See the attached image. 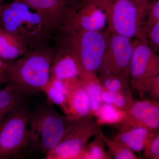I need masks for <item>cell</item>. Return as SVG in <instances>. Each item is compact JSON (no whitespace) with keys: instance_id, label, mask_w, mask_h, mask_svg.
I'll use <instances>...</instances> for the list:
<instances>
[{"instance_id":"obj_18","label":"cell","mask_w":159,"mask_h":159,"mask_svg":"<svg viewBox=\"0 0 159 159\" xmlns=\"http://www.w3.org/2000/svg\"><path fill=\"white\" fill-rule=\"evenodd\" d=\"M26 98L9 84L0 89V122L12 111L26 102Z\"/></svg>"},{"instance_id":"obj_1","label":"cell","mask_w":159,"mask_h":159,"mask_svg":"<svg viewBox=\"0 0 159 159\" xmlns=\"http://www.w3.org/2000/svg\"><path fill=\"white\" fill-rule=\"evenodd\" d=\"M58 50L54 44L6 62L4 84L11 85L26 97L43 92L51 79V67Z\"/></svg>"},{"instance_id":"obj_19","label":"cell","mask_w":159,"mask_h":159,"mask_svg":"<svg viewBox=\"0 0 159 159\" xmlns=\"http://www.w3.org/2000/svg\"><path fill=\"white\" fill-rule=\"evenodd\" d=\"M80 80L88 95L92 115L93 117H95L98 109L103 103L101 97L103 90L102 83L97 75L88 76Z\"/></svg>"},{"instance_id":"obj_11","label":"cell","mask_w":159,"mask_h":159,"mask_svg":"<svg viewBox=\"0 0 159 159\" xmlns=\"http://www.w3.org/2000/svg\"><path fill=\"white\" fill-rule=\"evenodd\" d=\"M66 89L65 104L63 111L74 119L93 117L87 93L79 77L64 80Z\"/></svg>"},{"instance_id":"obj_3","label":"cell","mask_w":159,"mask_h":159,"mask_svg":"<svg viewBox=\"0 0 159 159\" xmlns=\"http://www.w3.org/2000/svg\"><path fill=\"white\" fill-rule=\"evenodd\" d=\"M0 27L17 36L31 51L48 47L53 41L41 16L22 2L4 3L0 10Z\"/></svg>"},{"instance_id":"obj_2","label":"cell","mask_w":159,"mask_h":159,"mask_svg":"<svg viewBox=\"0 0 159 159\" xmlns=\"http://www.w3.org/2000/svg\"><path fill=\"white\" fill-rule=\"evenodd\" d=\"M109 33L106 31H66L54 41L61 53L75 61L79 78L97 75L107 46Z\"/></svg>"},{"instance_id":"obj_7","label":"cell","mask_w":159,"mask_h":159,"mask_svg":"<svg viewBox=\"0 0 159 159\" xmlns=\"http://www.w3.org/2000/svg\"><path fill=\"white\" fill-rule=\"evenodd\" d=\"M100 128L93 117L75 119L57 146L44 158L81 159L89 140L98 133Z\"/></svg>"},{"instance_id":"obj_24","label":"cell","mask_w":159,"mask_h":159,"mask_svg":"<svg viewBox=\"0 0 159 159\" xmlns=\"http://www.w3.org/2000/svg\"><path fill=\"white\" fill-rule=\"evenodd\" d=\"M101 97L102 102L113 105L127 112L135 101L133 95H126L104 89Z\"/></svg>"},{"instance_id":"obj_26","label":"cell","mask_w":159,"mask_h":159,"mask_svg":"<svg viewBox=\"0 0 159 159\" xmlns=\"http://www.w3.org/2000/svg\"><path fill=\"white\" fill-rule=\"evenodd\" d=\"M159 21V0L151 1L147 7V17L142 29L141 39H145V35L151 27Z\"/></svg>"},{"instance_id":"obj_20","label":"cell","mask_w":159,"mask_h":159,"mask_svg":"<svg viewBox=\"0 0 159 159\" xmlns=\"http://www.w3.org/2000/svg\"><path fill=\"white\" fill-rule=\"evenodd\" d=\"M43 92L45 93L49 102L59 106L63 110L66 97V89L64 81L51 79Z\"/></svg>"},{"instance_id":"obj_16","label":"cell","mask_w":159,"mask_h":159,"mask_svg":"<svg viewBox=\"0 0 159 159\" xmlns=\"http://www.w3.org/2000/svg\"><path fill=\"white\" fill-rule=\"evenodd\" d=\"M95 117L96 122L99 126H112L120 131L126 127L129 116L127 112L110 104L103 102Z\"/></svg>"},{"instance_id":"obj_31","label":"cell","mask_w":159,"mask_h":159,"mask_svg":"<svg viewBox=\"0 0 159 159\" xmlns=\"http://www.w3.org/2000/svg\"><path fill=\"white\" fill-rule=\"evenodd\" d=\"M6 62L5 61H3L2 59L0 58V68L5 67L6 64Z\"/></svg>"},{"instance_id":"obj_33","label":"cell","mask_w":159,"mask_h":159,"mask_svg":"<svg viewBox=\"0 0 159 159\" xmlns=\"http://www.w3.org/2000/svg\"></svg>"},{"instance_id":"obj_9","label":"cell","mask_w":159,"mask_h":159,"mask_svg":"<svg viewBox=\"0 0 159 159\" xmlns=\"http://www.w3.org/2000/svg\"><path fill=\"white\" fill-rule=\"evenodd\" d=\"M134 42L130 39L109 33L107 46L98 73L99 75L124 77L129 81V67Z\"/></svg>"},{"instance_id":"obj_29","label":"cell","mask_w":159,"mask_h":159,"mask_svg":"<svg viewBox=\"0 0 159 159\" xmlns=\"http://www.w3.org/2000/svg\"><path fill=\"white\" fill-rule=\"evenodd\" d=\"M4 68H0V86L4 84V77H3V71Z\"/></svg>"},{"instance_id":"obj_23","label":"cell","mask_w":159,"mask_h":159,"mask_svg":"<svg viewBox=\"0 0 159 159\" xmlns=\"http://www.w3.org/2000/svg\"><path fill=\"white\" fill-rule=\"evenodd\" d=\"M99 133L100 136L103 140L105 145L108 147L114 158L116 159H138L134 152L129 147L122 142L116 141L114 139H108L102 133L101 128Z\"/></svg>"},{"instance_id":"obj_4","label":"cell","mask_w":159,"mask_h":159,"mask_svg":"<svg viewBox=\"0 0 159 159\" xmlns=\"http://www.w3.org/2000/svg\"><path fill=\"white\" fill-rule=\"evenodd\" d=\"M75 119L55 110L48 100L30 109V152L45 155L55 148L72 126Z\"/></svg>"},{"instance_id":"obj_21","label":"cell","mask_w":159,"mask_h":159,"mask_svg":"<svg viewBox=\"0 0 159 159\" xmlns=\"http://www.w3.org/2000/svg\"><path fill=\"white\" fill-rule=\"evenodd\" d=\"M99 132L94 136L93 140L86 146L81 159H111L113 157L110 151L106 150L105 143Z\"/></svg>"},{"instance_id":"obj_8","label":"cell","mask_w":159,"mask_h":159,"mask_svg":"<svg viewBox=\"0 0 159 159\" xmlns=\"http://www.w3.org/2000/svg\"><path fill=\"white\" fill-rule=\"evenodd\" d=\"M13 1L25 3L41 16L53 41L69 25L81 3V0Z\"/></svg>"},{"instance_id":"obj_28","label":"cell","mask_w":159,"mask_h":159,"mask_svg":"<svg viewBox=\"0 0 159 159\" xmlns=\"http://www.w3.org/2000/svg\"><path fill=\"white\" fill-rule=\"evenodd\" d=\"M143 153L146 158L159 159V132L150 145L143 151Z\"/></svg>"},{"instance_id":"obj_27","label":"cell","mask_w":159,"mask_h":159,"mask_svg":"<svg viewBox=\"0 0 159 159\" xmlns=\"http://www.w3.org/2000/svg\"><path fill=\"white\" fill-rule=\"evenodd\" d=\"M145 39L159 54V21L155 23L146 32Z\"/></svg>"},{"instance_id":"obj_15","label":"cell","mask_w":159,"mask_h":159,"mask_svg":"<svg viewBox=\"0 0 159 159\" xmlns=\"http://www.w3.org/2000/svg\"><path fill=\"white\" fill-rule=\"evenodd\" d=\"M30 51L17 36L0 27V58L2 60L11 61Z\"/></svg>"},{"instance_id":"obj_13","label":"cell","mask_w":159,"mask_h":159,"mask_svg":"<svg viewBox=\"0 0 159 159\" xmlns=\"http://www.w3.org/2000/svg\"><path fill=\"white\" fill-rule=\"evenodd\" d=\"M128 113L129 117L125 129L141 126L159 129L158 101L151 99L134 101Z\"/></svg>"},{"instance_id":"obj_17","label":"cell","mask_w":159,"mask_h":159,"mask_svg":"<svg viewBox=\"0 0 159 159\" xmlns=\"http://www.w3.org/2000/svg\"><path fill=\"white\" fill-rule=\"evenodd\" d=\"M79 70L74 60L59 51L51 69V79L64 80L79 77Z\"/></svg>"},{"instance_id":"obj_32","label":"cell","mask_w":159,"mask_h":159,"mask_svg":"<svg viewBox=\"0 0 159 159\" xmlns=\"http://www.w3.org/2000/svg\"><path fill=\"white\" fill-rule=\"evenodd\" d=\"M4 3H5V2H4V0H0V10L2 9Z\"/></svg>"},{"instance_id":"obj_14","label":"cell","mask_w":159,"mask_h":159,"mask_svg":"<svg viewBox=\"0 0 159 159\" xmlns=\"http://www.w3.org/2000/svg\"><path fill=\"white\" fill-rule=\"evenodd\" d=\"M159 129L133 126L119 131L114 140L124 143L135 152L143 151L157 136Z\"/></svg>"},{"instance_id":"obj_22","label":"cell","mask_w":159,"mask_h":159,"mask_svg":"<svg viewBox=\"0 0 159 159\" xmlns=\"http://www.w3.org/2000/svg\"><path fill=\"white\" fill-rule=\"evenodd\" d=\"M103 89L126 95H133L129 81L124 77L113 75H99Z\"/></svg>"},{"instance_id":"obj_30","label":"cell","mask_w":159,"mask_h":159,"mask_svg":"<svg viewBox=\"0 0 159 159\" xmlns=\"http://www.w3.org/2000/svg\"><path fill=\"white\" fill-rule=\"evenodd\" d=\"M134 1H136L137 2L140 3V4L146 5L150 2L152 0H134Z\"/></svg>"},{"instance_id":"obj_5","label":"cell","mask_w":159,"mask_h":159,"mask_svg":"<svg viewBox=\"0 0 159 159\" xmlns=\"http://www.w3.org/2000/svg\"><path fill=\"white\" fill-rule=\"evenodd\" d=\"M106 14L108 33H115L131 39L141 38L147 17L148 4L134 0H89Z\"/></svg>"},{"instance_id":"obj_12","label":"cell","mask_w":159,"mask_h":159,"mask_svg":"<svg viewBox=\"0 0 159 159\" xmlns=\"http://www.w3.org/2000/svg\"><path fill=\"white\" fill-rule=\"evenodd\" d=\"M107 24L105 11L89 0H81L77 13L64 31H101Z\"/></svg>"},{"instance_id":"obj_6","label":"cell","mask_w":159,"mask_h":159,"mask_svg":"<svg viewBox=\"0 0 159 159\" xmlns=\"http://www.w3.org/2000/svg\"><path fill=\"white\" fill-rule=\"evenodd\" d=\"M30 109L26 101L0 122V159L20 157L30 152Z\"/></svg>"},{"instance_id":"obj_10","label":"cell","mask_w":159,"mask_h":159,"mask_svg":"<svg viewBox=\"0 0 159 159\" xmlns=\"http://www.w3.org/2000/svg\"><path fill=\"white\" fill-rule=\"evenodd\" d=\"M158 75L159 54L146 41H136L129 67V83L132 89L142 81Z\"/></svg>"},{"instance_id":"obj_25","label":"cell","mask_w":159,"mask_h":159,"mask_svg":"<svg viewBox=\"0 0 159 159\" xmlns=\"http://www.w3.org/2000/svg\"><path fill=\"white\" fill-rule=\"evenodd\" d=\"M133 89L141 95L147 94L151 99L159 102V75L142 81Z\"/></svg>"}]
</instances>
